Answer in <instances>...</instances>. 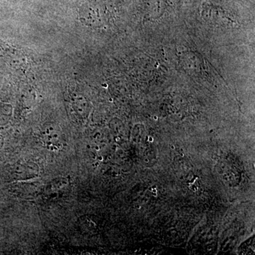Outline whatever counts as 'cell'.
Segmentation results:
<instances>
[{"instance_id":"5","label":"cell","mask_w":255,"mask_h":255,"mask_svg":"<svg viewBox=\"0 0 255 255\" xmlns=\"http://www.w3.org/2000/svg\"><path fill=\"white\" fill-rule=\"evenodd\" d=\"M75 110L81 117H85L87 114V104L82 98L76 99L75 100Z\"/></svg>"},{"instance_id":"3","label":"cell","mask_w":255,"mask_h":255,"mask_svg":"<svg viewBox=\"0 0 255 255\" xmlns=\"http://www.w3.org/2000/svg\"><path fill=\"white\" fill-rule=\"evenodd\" d=\"M66 185V183L64 179H59V180L57 179L53 181L44 189L45 196L49 199L58 197V196L63 192Z\"/></svg>"},{"instance_id":"4","label":"cell","mask_w":255,"mask_h":255,"mask_svg":"<svg viewBox=\"0 0 255 255\" xmlns=\"http://www.w3.org/2000/svg\"><path fill=\"white\" fill-rule=\"evenodd\" d=\"M21 184V192L23 194V198L36 196L41 191V185L38 182H28V180L23 181L22 184Z\"/></svg>"},{"instance_id":"2","label":"cell","mask_w":255,"mask_h":255,"mask_svg":"<svg viewBox=\"0 0 255 255\" xmlns=\"http://www.w3.org/2000/svg\"><path fill=\"white\" fill-rule=\"evenodd\" d=\"M39 167L33 162H21L15 167L14 175L16 179L21 181H29L38 177Z\"/></svg>"},{"instance_id":"1","label":"cell","mask_w":255,"mask_h":255,"mask_svg":"<svg viewBox=\"0 0 255 255\" xmlns=\"http://www.w3.org/2000/svg\"><path fill=\"white\" fill-rule=\"evenodd\" d=\"M41 140L48 150L56 152L63 148L65 138L60 128L55 124H46L41 130Z\"/></svg>"}]
</instances>
